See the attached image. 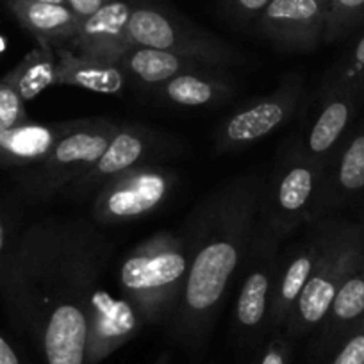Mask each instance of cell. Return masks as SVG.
<instances>
[{"mask_svg":"<svg viewBox=\"0 0 364 364\" xmlns=\"http://www.w3.org/2000/svg\"><path fill=\"white\" fill-rule=\"evenodd\" d=\"M109 255L91 223L48 218L27 227L0 262L2 302L45 364H86L87 304Z\"/></svg>","mask_w":364,"mask_h":364,"instance_id":"1","label":"cell"},{"mask_svg":"<svg viewBox=\"0 0 364 364\" xmlns=\"http://www.w3.org/2000/svg\"><path fill=\"white\" fill-rule=\"evenodd\" d=\"M264 181L259 171L229 178L193 209L182 227L190 269L168 325L184 346L200 348L218 320L254 237Z\"/></svg>","mask_w":364,"mask_h":364,"instance_id":"2","label":"cell"},{"mask_svg":"<svg viewBox=\"0 0 364 364\" xmlns=\"http://www.w3.org/2000/svg\"><path fill=\"white\" fill-rule=\"evenodd\" d=\"M190 269L184 236L159 230L136 245L118 268L122 296L145 323H170Z\"/></svg>","mask_w":364,"mask_h":364,"instance_id":"3","label":"cell"},{"mask_svg":"<svg viewBox=\"0 0 364 364\" xmlns=\"http://www.w3.org/2000/svg\"><path fill=\"white\" fill-rule=\"evenodd\" d=\"M323 171L325 163L311 157L300 138L291 139L264 181L259 222L282 241L289 240L300 227L314 223Z\"/></svg>","mask_w":364,"mask_h":364,"instance_id":"4","label":"cell"},{"mask_svg":"<svg viewBox=\"0 0 364 364\" xmlns=\"http://www.w3.org/2000/svg\"><path fill=\"white\" fill-rule=\"evenodd\" d=\"M364 257L363 227L328 218L327 237L320 259L286 321L282 334L299 339L316 332L327 316L332 300L350 273Z\"/></svg>","mask_w":364,"mask_h":364,"instance_id":"5","label":"cell"},{"mask_svg":"<svg viewBox=\"0 0 364 364\" xmlns=\"http://www.w3.org/2000/svg\"><path fill=\"white\" fill-rule=\"evenodd\" d=\"M120 125L109 118H84L43 159L20 168V191L31 200H50L97 163Z\"/></svg>","mask_w":364,"mask_h":364,"instance_id":"6","label":"cell"},{"mask_svg":"<svg viewBox=\"0 0 364 364\" xmlns=\"http://www.w3.org/2000/svg\"><path fill=\"white\" fill-rule=\"evenodd\" d=\"M282 243L284 241L257 218L241 266L240 291L232 314V334L241 346H255L269 332V307Z\"/></svg>","mask_w":364,"mask_h":364,"instance_id":"7","label":"cell"},{"mask_svg":"<svg viewBox=\"0 0 364 364\" xmlns=\"http://www.w3.org/2000/svg\"><path fill=\"white\" fill-rule=\"evenodd\" d=\"M177 182V171L161 164H143L122 171L93 195L91 216L106 227L131 223L163 208Z\"/></svg>","mask_w":364,"mask_h":364,"instance_id":"8","label":"cell"},{"mask_svg":"<svg viewBox=\"0 0 364 364\" xmlns=\"http://www.w3.org/2000/svg\"><path fill=\"white\" fill-rule=\"evenodd\" d=\"M127 34L131 45L188 55L215 70L230 68L243 63V55L225 41L195 27L182 26L168 13L156 8L132 9Z\"/></svg>","mask_w":364,"mask_h":364,"instance_id":"9","label":"cell"},{"mask_svg":"<svg viewBox=\"0 0 364 364\" xmlns=\"http://www.w3.org/2000/svg\"><path fill=\"white\" fill-rule=\"evenodd\" d=\"M302 100V79L289 75L277 90L250 100L220 122L215 131V152H240L262 141L295 117Z\"/></svg>","mask_w":364,"mask_h":364,"instance_id":"10","label":"cell"},{"mask_svg":"<svg viewBox=\"0 0 364 364\" xmlns=\"http://www.w3.org/2000/svg\"><path fill=\"white\" fill-rule=\"evenodd\" d=\"M173 145V139L156 129L146 125L122 124L97 163L75 181L70 182L61 195L72 200H86L114 175L143 164H156V161L168 157Z\"/></svg>","mask_w":364,"mask_h":364,"instance_id":"11","label":"cell"},{"mask_svg":"<svg viewBox=\"0 0 364 364\" xmlns=\"http://www.w3.org/2000/svg\"><path fill=\"white\" fill-rule=\"evenodd\" d=\"M328 218L307 225L302 240L293 241L281 248L275 284H273L272 307H269V334L282 332L293 306L306 288L311 273L320 259L327 237Z\"/></svg>","mask_w":364,"mask_h":364,"instance_id":"12","label":"cell"},{"mask_svg":"<svg viewBox=\"0 0 364 364\" xmlns=\"http://www.w3.org/2000/svg\"><path fill=\"white\" fill-rule=\"evenodd\" d=\"M86 364H99L139 334L145 321L124 296L97 286L87 304Z\"/></svg>","mask_w":364,"mask_h":364,"instance_id":"13","label":"cell"},{"mask_svg":"<svg viewBox=\"0 0 364 364\" xmlns=\"http://www.w3.org/2000/svg\"><path fill=\"white\" fill-rule=\"evenodd\" d=\"M327 9L318 0H272L261 31L281 50L309 52L323 41Z\"/></svg>","mask_w":364,"mask_h":364,"instance_id":"14","label":"cell"},{"mask_svg":"<svg viewBox=\"0 0 364 364\" xmlns=\"http://www.w3.org/2000/svg\"><path fill=\"white\" fill-rule=\"evenodd\" d=\"M364 195V124L352 129L338 152L325 164L314 222Z\"/></svg>","mask_w":364,"mask_h":364,"instance_id":"15","label":"cell"},{"mask_svg":"<svg viewBox=\"0 0 364 364\" xmlns=\"http://www.w3.org/2000/svg\"><path fill=\"white\" fill-rule=\"evenodd\" d=\"M363 102V97L350 91L320 87L318 111L307 127L306 136L300 138L306 152L327 164L353 129V120Z\"/></svg>","mask_w":364,"mask_h":364,"instance_id":"16","label":"cell"},{"mask_svg":"<svg viewBox=\"0 0 364 364\" xmlns=\"http://www.w3.org/2000/svg\"><path fill=\"white\" fill-rule=\"evenodd\" d=\"M132 8L125 0H113L95 15L80 20L75 38L72 40L73 52L104 63H114L132 47L129 41L127 26Z\"/></svg>","mask_w":364,"mask_h":364,"instance_id":"17","label":"cell"},{"mask_svg":"<svg viewBox=\"0 0 364 364\" xmlns=\"http://www.w3.org/2000/svg\"><path fill=\"white\" fill-rule=\"evenodd\" d=\"M364 321V257L353 268L332 300L327 316L316 331L314 359L332 355L343 341Z\"/></svg>","mask_w":364,"mask_h":364,"instance_id":"18","label":"cell"},{"mask_svg":"<svg viewBox=\"0 0 364 364\" xmlns=\"http://www.w3.org/2000/svg\"><path fill=\"white\" fill-rule=\"evenodd\" d=\"M82 120L55 122V124L22 125L0 132V166L26 168L43 159L59 139L77 129Z\"/></svg>","mask_w":364,"mask_h":364,"instance_id":"19","label":"cell"},{"mask_svg":"<svg viewBox=\"0 0 364 364\" xmlns=\"http://www.w3.org/2000/svg\"><path fill=\"white\" fill-rule=\"evenodd\" d=\"M55 58V86H75L100 95H118L129 80L124 70L114 63L86 58L70 48L58 47Z\"/></svg>","mask_w":364,"mask_h":364,"instance_id":"20","label":"cell"},{"mask_svg":"<svg viewBox=\"0 0 364 364\" xmlns=\"http://www.w3.org/2000/svg\"><path fill=\"white\" fill-rule=\"evenodd\" d=\"M118 66L124 70L127 79H132L150 87H159L161 84L168 82V80L181 75V73L215 70L198 61V59L188 58V55L157 50V48L138 47V45H132L122 55Z\"/></svg>","mask_w":364,"mask_h":364,"instance_id":"21","label":"cell"},{"mask_svg":"<svg viewBox=\"0 0 364 364\" xmlns=\"http://www.w3.org/2000/svg\"><path fill=\"white\" fill-rule=\"evenodd\" d=\"M232 80L216 73V70L181 73L157 87V97L177 107L218 106L232 99Z\"/></svg>","mask_w":364,"mask_h":364,"instance_id":"22","label":"cell"},{"mask_svg":"<svg viewBox=\"0 0 364 364\" xmlns=\"http://www.w3.org/2000/svg\"><path fill=\"white\" fill-rule=\"evenodd\" d=\"M13 15L38 40V43L58 48L72 43L80 20L68 6L41 4L33 0H8Z\"/></svg>","mask_w":364,"mask_h":364,"instance_id":"23","label":"cell"},{"mask_svg":"<svg viewBox=\"0 0 364 364\" xmlns=\"http://www.w3.org/2000/svg\"><path fill=\"white\" fill-rule=\"evenodd\" d=\"M55 48L40 43L4 77V80L18 93L23 102H29L47 87L55 86Z\"/></svg>","mask_w":364,"mask_h":364,"instance_id":"24","label":"cell"},{"mask_svg":"<svg viewBox=\"0 0 364 364\" xmlns=\"http://www.w3.org/2000/svg\"><path fill=\"white\" fill-rule=\"evenodd\" d=\"M323 90H345L364 99V34L323 77Z\"/></svg>","mask_w":364,"mask_h":364,"instance_id":"25","label":"cell"},{"mask_svg":"<svg viewBox=\"0 0 364 364\" xmlns=\"http://www.w3.org/2000/svg\"><path fill=\"white\" fill-rule=\"evenodd\" d=\"M364 18V0H331L327 9L323 41L332 43L345 38Z\"/></svg>","mask_w":364,"mask_h":364,"instance_id":"26","label":"cell"},{"mask_svg":"<svg viewBox=\"0 0 364 364\" xmlns=\"http://www.w3.org/2000/svg\"><path fill=\"white\" fill-rule=\"evenodd\" d=\"M26 122H29L26 102L4 79H0V132L9 131Z\"/></svg>","mask_w":364,"mask_h":364,"instance_id":"27","label":"cell"},{"mask_svg":"<svg viewBox=\"0 0 364 364\" xmlns=\"http://www.w3.org/2000/svg\"><path fill=\"white\" fill-rule=\"evenodd\" d=\"M328 364H364V321L339 345Z\"/></svg>","mask_w":364,"mask_h":364,"instance_id":"28","label":"cell"},{"mask_svg":"<svg viewBox=\"0 0 364 364\" xmlns=\"http://www.w3.org/2000/svg\"><path fill=\"white\" fill-rule=\"evenodd\" d=\"M257 364H291V339L282 332L272 334L269 341L262 346Z\"/></svg>","mask_w":364,"mask_h":364,"instance_id":"29","label":"cell"},{"mask_svg":"<svg viewBox=\"0 0 364 364\" xmlns=\"http://www.w3.org/2000/svg\"><path fill=\"white\" fill-rule=\"evenodd\" d=\"M15 241L16 237H13L11 218H9L8 211L4 208H0V262L8 257Z\"/></svg>","mask_w":364,"mask_h":364,"instance_id":"30","label":"cell"},{"mask_svg":"<svg viewBox=\"0 0 364 364\" xmlns=\"http://www.w3.org/2000/svg\"><path fill=\"white\" fill-rule=\"evenodd\" d=\"M109 2H113V0H66V6L77 18L84 20L87 16L95 15L100 8H104Z\"/></svg>","mask_w":364,"mask_h":364,"instance_id":"31","label":"cell"},{"mask_svg":"<svg viewBox=\"0 0 364 364\" xmlns=\"http://www.w3.org/2000/svg\"><path fill=\"white\" fill-rule=\"evenodd\" d=\"M272 0H234V6H236L237 11L241 15L247 16H255L261 15Z\"/></svg>","mask_w":364,"mask_h":364,"instance_id":"32","label":"cell"},{"mask_svg":"<svg viewBox=\"0 0 364 364\" xmlns=\"http://www.w3.org/2000/svg\"><path fill=\"white\" fill-rule=\"evenodd\" d=\"M0 364H22L16 350L2 334H0Z\"/></svg>","mask_w":364,"mask_h":364,"instance_id":"33","label":"cell"},{"mask_svg":"<svg viewBox=\"0 0 364 364\" xmlns=\"http://www.w3.org/2000/svg\"><path fill=\"white\" fill-rule=\"evenodd\" d=\"M170 360H171V355L168 352H163L161 353L159 357H157L156 359V363L154 364H170Z\"/></svg>","mask_w":364,"mask_h":364,"instance_id":"34","label":"cell"},{"mask_svg":"<svg viewBox=\"0 0 364 364\" xmlns=\"http://www.w3.org/2000/svg\"><path fill=\"white\" fill-rule=\"evenodd\" d=\"M33 2H41V4H55V6H66V0H33Z\"/></svg>","mask_w":364,"mask_h":364,"instance_id":"35","label":"cell"},{"mask_svg":"<svg viewBox=\"0 0 364 364\" xmlns=\"http://www.w3.org/2000/svg\"><path fill=\"white\" fill-rule=\"evenodd\" d=\"M318 2H320L325 9H328V4H331V0H318Z\"/></svg>","mask_w":364,"mask_h":364,"instance_id":"36","label":"cell"},{"mask_svg":"<svg viewBox=\"0 0 364 364\" xmlns=\"http://www.w3.org/2000/svg\"><path fill=\"white\" fill-rule=\"evenodd\" d=\"M363 230H364V227H363Z\"/></svg>","mask_w":364,"mask_h":364,"instance_id":"37","label":"cell"}]
</instances>
